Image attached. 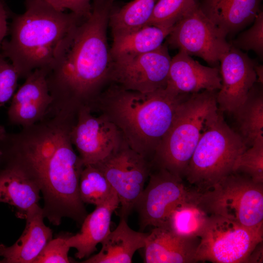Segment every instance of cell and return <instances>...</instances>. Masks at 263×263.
I'll use <instances>...</instances> for the list:
<instances>
[{
	"mask_svg": "<svg viewBox=\"0 0 263 263\" xmlns=\"http://www.w3.org/2000/svg\"><path fill=\"white\" fill-rule=\"evenodd\" d=\"M221 87L217 94L219 109L234 113L257 81V63L231 45L220 59Z\"/></svg>",
	"mask_w": 263,
	"mask_h": 263,
	"instance_id": "5bb4252c",
	"label": "cell"
},
{
	"mask_svg": "<svg viewBox=\"0 0 263 263\" xmlns=\"http://www.w3.org/2000/svg\"><path fill=\"white\" fill-rule=\"evenodd\" d=\"M226 37L197 5L174 24L167 44L202 58L211 67H219L221 57L231 46Z\"/></svg>",
	"mask_w": 263,
	"mask_h": 263,
	"instance_id": "30bf717a",
	"label": "cell"
},
{
	"mask_svg": "<svg viewBox=\"0 0 263 263\" xmlns=\"http://www.w3.org/2000/svg\"><path fill=\"white\" fill-rule=\"evenodd\" d=\"M199 238L195 263H247L250 254L263 242L241 225L216 215L209 216Z\"/></svg>",
	"mask_w": 263,
	"mask_h": 263,
	"instance_id": "ba28073f",
	"label": "cell"
},
{
	"mask_svg": "<svg viewBox=\"0 0 263 263\" xmlns=\"http://www.w3.org/2000/svg\"><path fill=\"white\" fill-rule=\"evenodd\" d=\"M221 87L219 67L204 66L183 51L171 58L166 88L172 93L192 94Z\"/></svg>",
	"mask_w": 263,
	"mask_h": 263,
	"instance_id": "2e32d148",
	"label": "cell"
},
{
	"mask_svg": "<svg viewBox=\"0 0 263 263\" xmlns=\"http://www.w3.org/2000/svg\"><path fill=\"white\" fill-rule=\"evenodd\" d=\"M263 261V242L259 243L250 254L247 263H261Z\"/></svg>",
	"mask_w": 263,
	"mask_h": 263,
	"instance_id": "e575fe53",
	"label": "cell"
},
{
	"mask_svg": "<svg viewBox=\"0 0 263 263\" xmlns=\"http://www.w3.org/2000/svg\"><path fill=\"white\" fill-rule=\"evenodd\" d=\"M246 149L218 109L205 123L185 177L197 191L207 190L233 172L236 160Z\"/></svg>",
	"mask_w": 263,
	"mask_h": 263,
	"instance_id": "8992f818",
	"label": "cell"
},
{
	"mask_svg": "<svg viewBox=\"0 0 263 263\" xmlns=\"http://www.w3.org/2000/svg\"><path fill=\"white\" fill-rule=\"evenodd\" d=\"M147 187L134 209L139 214L140 229L164 224L171 209L178 203L192 197L196 192L184 184L182 178L167 170L157 168L151 172Z\"/></svg>",
	"mask_w": 263,
	"mask_h": 263,
	"instance_id": "7c38bea8",
	"label": "cell"
},
{
	"mask_svg": "<svg viewBox=\"0 0 263 263\" xmlns=\"http://www.w3.org/2000/svg\"><path fill=\"white\" fill-rule=\"evenodd\" d=\"M0 263H2L1 260H0Z\"/></svg>",
	"mask_w": 263,
	"mask_h": 263,
	"instance_id": "8d00e7d4",
	"label": "cell"
},
{
	"mask_svg": "<svg viewBox=\"0 0 263 263\" xmlns=\"http://www.w3.org/2000/svg\"><path fill=\"white\" fill-rule=\"evenodd\" d=\"M38 186L18 169L0 166V203L13 207L18 217L25 219L28 212L38 205Z\"/></svg>",
	"mask_w": 263,
	"mask_h": 263,
	"instance_id": "7402d4cb",
	"label": "cell"
},
{
	"mask_svg": "<svg viewBox=\"0 0 263 263\" xmlns=\"http://www.w3.org/2000/svg\"><path fill=\"white\" fill-rule=\"evenodd\" d=\"M114 189L103 174L96 166H84L79 181V197L84 204L98 206L105 201Z\"/></svg>",
	"mask_w": 263,
	"mask_h": 263,
	"instance_id": "4316f807",
	"label": "cell"
},
{
	"mask_svg": "<svg viewBox=\"0 0 263 263\" xmlns=\"http://www.w3.org/2000/svg\"><path fill=\"white\" fill-rule=\"evenodd\" d=\"M43 69L32 71L12 97L8 118L13 125L22 128L35 124L46 114L53 101Z\"/></svg>",
	"mask_w": 263,
	"mask_h": 263,
	"instance_id": "9a60e30c",
	"label": "cell"
},
{
	"mask_svg": "<svg viewBox=\"0 0 263 263\" xmlns=\"http://www.w3.org/2000/svg\"><path fill=\"white\" fill-rule=\"evenodd\" d=\"M87 106L81 107L70 132L84 166L94 165L116 150L124 140L117 126L104 114H92Z\"/></svg>",
	"mask_w": 263,
	"mask_h": 263,
	"instance_id": "4fadbf2b",
	"label": "cell"
},
{
	"mask_svg": "<svg viewBox=\"0 0 263 263\" xmlns=\"http://www.w3.org/2000/svg\"><path fill=\"white\" fill-rule=\"evenodd\" d=\"M76 119L48 111L42 120L18 132L0 126V166L18 169L38 186L44 217L56 225L64 217L81 224L87 215L79 194L84 166L70 136Z\"/></svg>",
	"mask_w": 263,
	"mask_h": 263,
	"instance_id": "6da1fadb",
	"label": "cell"
},
{
	"mask_svg": "<svg viewBox=\"0 0 263 263\" xmlns=\"http://www.w3.org/2000/svg\"><path fill=\"white\" fill-rule=\"evenodd\" d=\"M196 202L208 215L234 221L263 240V183L233 172L210 188L198 192Z\"/></svg>",
	"mask_w": 263,
	"mask_h": 263,
	"instance_id": "52a82bcc",
	"label": "cell"
},
{
	"mask_svg": "<svg viewBox=\"0 0 263 263\" xmlns=\"http://www.w3.org/2000/svg\"><path fill=\"white\" fill-rule=\"evenodd\" d=\"M241 50L253 51L260 57L263 56V12L261 11L248 29L241 33L230 44Z\"/></svg>",
	"mask_w": 263,
	"mask_h": 263,
	"instance_id": "f546056e",
	"label": "cell"
},
{
	"mask_svg": "<svg viewBox=\"0 0 263 263\" xmlns=\"http://www.w3.org/2000/svg\"><path fill=\"white\" fill-rule=\"evenodd\" d=\"M198 238L178 235L164 225L154 227L146 240L144 262L195 263Z\"/></svg>",
	"mask_w": 263,
	"mask_h": 263,
	"instance_id": "ac0fdd59",
	"label": "cell"
},
{
	"mask_svg": "<svg viewBox=\"0 0 263 263\" xmlns=\"http://www.w3.org/2000/svg\"><path fill=\"white\" fill-rule=\"evenodd\" d=\"M233 172L246 174L255 182L263 183V136L257 138L238 157Z\"/></svg>",
	"mask_w": 263,
	"mask_h": 263,
	"instance_id": "f1b7e54d",
	"label": "cell"
},
{
	"mask_svg": "<svg viewBox=\"0 0 263 263\" xmlns=\"http://www.w3.org/2000/svg\"><path fill=\"white\" fill-rule=\"evenodd\" d=\"M84 19L42 0H26L25 12L12 19L10 38L3 40L0 54L10 60L20 78L37 69L47 72L61 45Z\"/></svg>",
	"mask_w": 263,
	"mask_h": 263,
	"instance_id": "277c9868",
	"label": "cell"
},
{
	"mask_svg": "<svg viewBox=\"0 0 263 263\" xmlns=\"http://www.w3.org/2000/svg\"><path fill=\"white\" fill-rule=\"evenodd\" d=\"M0 54V107L12 98L19 75L14 66Z\"/></svg>",
	"mask_w": 263,
	"mask_h": 263,
	"instance_id": "4dcf8cb0",
	"label": "cell"
},
{
	"mask_svg": "<svg viewBox=\"0 0 263 263\" xmlns=\"http://www.w3.org/2000/svg\"><path fill=\"white\" fill-rule=\"evenodd\" d=\"M197 5L195 0H159L146 25L172 28Z\"/></svg>",
	"mask_w": 263,
	"mask_h": 263,
	"instance_id": "83f0119b",
	"label": "cell"
},
{
	"mask_svg": "<svg viewBox=\"0 0 263 263\" xmlns=\"http://www.w3.org/2000/svg\"><path fill=\"white\" fill-rule=\"evenodd\" d=\"M148 234L132 229L128 225L127 220L120 219L116 228L101 242L100 251L82 263H132L135 252L144 248Z\"/></svg>",
	"mask_w": 263,
	"mask_h": 263,
	"instance_id": "44dd1931",
	"label": "cell"
},
{
	"mask_svg": "<svg viewBox=\"0 0 263 263\" xmlns=\"http://www.w3.org/2000/svg\"><path fill=\"white\" fill-rule=\"evenodd\" d=\"M92 12L68 35L47 71L50 109L77 113L91 108L108 80L111 64L107 32L115 0H91Z\"/></svg>",
	"mask_w": 263,
	"mask_h": 263,
	"instance_id": "7a4b0ae2",
	"label": "cell"
},
{
	"mask_svg": "<svg viewBox=\"0 0 263 263\" xmlns=\"http://www.w3.org/2000/svg\"><path fill=\"white\" fill-rule=\"evenodd\" d=\"M263 84L255 83L244 102L233 113L240 136L251 146L258 137L263 136Z\"/></svg>",
	"mask_w": 263,
	"mask_h": 263,
	"instance_id": "cb8c5ba5",
	"label": "cell"
},
{
	"mask_svg": "<svg viewBox=\"0 0 263 263\" xmlns=\"http://www.w3.org/2000/svg\"><path fill=\"white\" fill-rule=\"evenodd\" d=\"M67 238L58 237L51 240L34 263H70L68 253L71 247L67 243Z\"/></svg>",
	"mask_w": 263,
	"mask_h": 263,
	"instance_id": "1f68e13d",
	"label": "cell"
},
{
	"mask_svg": "<svg viewBox=\"0 0 263 263\" xmlns=\"http://www.w3.org/2000/svg\"><path fill=\"white\" fill-rule=\"evenodd\" d=\"M172 28L145 25L127 34L114 37L110 49L111 58L153 51L163 44Z\"/></svg>",
	"mask_w": 263,
	"mask_h": 263,
	"instance_id": "603a6c76",
	"label": "cell"
},
{
	"mask_svg": "<svg viewBox=\"0 0 263 263\" xmlns=\"http://www.w3.org/2000/svg\"><path fill=\"white\" fill-rule=\"evenodd\" d=\"M156 2L157 0H132L120 7L114 6L109 21L113 37L145 26Z\"/></svg>",
	"mask_w": 263,
	"mask_h": 263,
	"instance_id": "484cf974",
	"label": "cell"
},
{
	"mask_svg": "<svg viewBox=\"0 0 263 263\" xmlns=\"http://www.w3.org/2000/svg\"><path fill=\"white\" fill-rule=\"evenodd\" d=\"M171 59L166 43L148 53L112 57L108 79L125 90L152 92L166 88Z\"/></svg>",
	"mask_w": 263,
	"mask_h": 263,
	"instance_id": "8fae6325",
	"label": "cell"
},
{
	"mask_svg": "<svg viewBox=\"0 0 263 263\" xmlns=\"http://www.w3.org/2000/svg\"><path fill=\"white\" fill-rule=\"evenodd\" d=\"M93 165L102 172L116 193L121 206L120 218L127 220L149 177L151 162L132 149L124 139L116 150Z\"/></svg>",
	"mask_w": 263,
	"mask_h": 263,
	"instance_id": "9c48e42d",
	"label": "cell"
},
{
	"mask_svg": "<svg viewBox=\"0 0 263 263\" xmlns=\"http://www.w3.org/2000/svg\"><path fill=\"white\" fill-rule=\"evenodd\" d=\"M188 94H176L166 88L143 93L115 84L100 94L91 110L106 116L129 146L151 162L179 104Z\"/></svg>",
	"mask_w": 263,
	"mask_h": 263,
	"instance_id": "3957f363",
	"label": "cell"
},
{
	"mask_svg": "<svg viewBox=\"0 0 263 263\" xmlns=\"http://www.w3.org/2000/svg\"><path fill=\"white\" fill-rule=\"evenodd\" d=\"M218 91L188 94L179 104L169 130L157 148L152 166L183 179L205 123L218 109Z\"/></svg>",
	"mask_w": 263,
	"mask_h": 263,
	"instance_id": "5b68a950",
	"label": "cell"
},
{
	"mask_svg": "<svg viewBox=\"0 0 263 263\" xmlns=\"http://www.w3.org/2000/svg\"><path fill=\"white\" fill-rule=\"evenodd\" d=\"M119 205L118 196L114 191L105 201L96 206L92 212L86 216L79 232L68 237V245L76 249V258H88L97 249V245L111 232V217Z\"/></svg>",
	"mask_w": 263,
	"mask_h": 263,
	"instance_id": "ffe728a7",
	"label": "cell"
},
{
	"mask_svg": "<svg viewBox=\"0 0 263 263\" xmlns=\"http://www.w3.org/2000/svg\"><path fill=\"white\" fill-rule=\"evenodd\" d=\"M7 18L8 13L5 7L0 1V50L2 42L8 31Z\"/></svg>",
	"mask_w": 263,
	"mask_h": 263,
	"instance_id": "836d02e7",
	"label": "cell"
},
{
	"mask_svg": "<svg viewBox=\"0 0 263 263\" xmlns=\"http://www.w3.org/2000/svg\"><path fill=\"white\" fill-rule=\"evenodd\" d=\"M262 0H200L203 13L226 36L251 24L262 11Z\"/></svg>",
	"mask_w": 263,
	"mask_h": 263,
	"instance_id": "d6986e66",
	"label": "cell"
},
{
	"mask_svg": "<svg viewBox=\"0 0 263 263\" xmlns=\"http://www.w3.org/2000/svg\"><path fill=\"white\" fill-rule=\"evenodd\" d=\"M44 217L38 205L28 212L25 227L19 239L10 246L0 244L2 263H34L53 237L52 229L44 223Z\"/></svg>",
	"mask_w": 263,
	"mask_h": 263,
	"instance_id": "e0dca14e",
	"label": "cell"
},
{
	"mask_svg": "<svg viewBox=\"0 0 263 263\" xmlns=\"http://www.w3.org/2000/svg\"><path fill=\"white\" fill-rule=\"evenodd\" d=\"M197 192L176 205L168 214L163 225L174 233L186 237L199 238L203 232L209 215L198 205Z\"/></svg>",
	"mask_w": 263,
	"mask_h": 263,
	"instance_id": "d4e9b609",
	"label": "cell"
},
{
	"mask_svg": "<svg viewBox=\"0 0 263 263\" xmlns=\"http://www.w3.org/2000/svg\"><path fill=\"white\" fill-rule=\"evenodd\" d=\"M255 70L257 77V83L263 84V65L256 64L255 66Z\"/></svg>",
	"mask_w": 263,
	"mask_h": 263,
	"instance_id": "d590c367",
	"label": "cell"
},
{
	"mask_svg": "<svg viewBox=\"0 0 263 263\" xmlns=\"http://www.w3.org/2000/svg\"><path fill=\"white\" fill-rule=\"evenodd\" d=\"M55 9L64 11L66 9L83 18H87L92 12L91 0H42Z\"/></svg>",
	"mask_w": 263,
	"mask_h": 263,
	"instance_id": "d6a6232c",
	"label": "cell"
}]
</instances>
